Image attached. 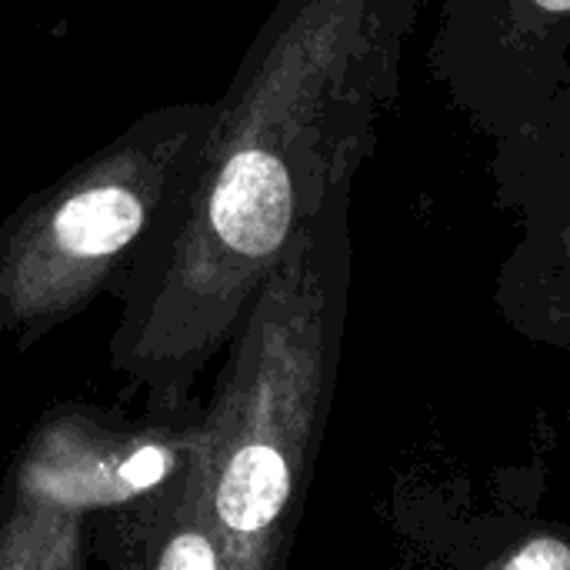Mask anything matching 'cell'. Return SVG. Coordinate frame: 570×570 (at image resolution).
Returning a JSON list of instances; mask_svg holds the SVG:
<instances>
[{
  "label": "cell",
  "instance_id": "cell-1",
  "mask_svg": "<svg viewBox=\"0 0 570 570\" xmlns=\"http://www.w3.org/2000/svg\"><path fill=\"white\" fill-rule=\"evenodd\" d=\"M294 214L287 167L267 150H240L227 160L210 194L214 234L237 254L267 257L281 247Z\"/></svg>",
  "mask_w": 570,
  "mask_h": 570
},
{
  "label": "cell",
  "instance_id": "cell-2",
  "mask_svg": "<svg viewBox=\"0 0 570 570\" xmlns=\"http://www.w3.org/2000/svg\"><path fill=\"white\" fill-rule=\"evenodd\" d=\"M287 491L291 474L284 458L267 444H247L220 474L217 514L234 534H257L281 514Z\"/></svg>",
  "mask_w": 570,
  "mask_h": 570
},
{
  "label": "cell",
  "instance_id": "cell-3",
  "mask_svg": "<svg viewBox=\"0 0 570 570\" xmlns=\"http://www.w3.org/2000/svg\"><path fill=\"white\" fill-rule=\"evenodd\" d=\"M144 224V204L134 190L104 184L70 197L57 217V244L73 257H104L134 240Z\"/></svg>",
  "mask_w": 570,
  "mask_h": 570
},
{
  "label": "cell",
  "instance_id": "cell-4",
  "mask_svg": "<svg viewBox=\"0 0 570 570\" xmlns=\"http://www.w3.org/2000/svg\"><path fill=\"white\" fill-rule=\"evenodd\" d=\"M214 564H217V554L200 538H180L160 554V568L164 570H200L214 568Z\"/></svg>",
  "mask_w": 570,
  "mask_h": 570
},
{
  "label": "cell",
  "instance_id": "cell-5",
  "mask_svg": "<svg viewBox=\"0 0 570 570\" xmlns=\"http://www.w3.org/2000/svg\"><path fill=\"white\" fill-rule=\"evenodd\" d=\"M164 471H167V454L157 451V448H144V451H137V454L120 468V478H124V484H130V488H147V484L160 481Z\"/></svg>",
  "mask_w": 570,
  "mask_h": 570
},
{
  "label": "cell",
  "instance_id": "cell-6",
  "mask_svg": "<svg viewBox=\"0 0 570 570\" xmlns=\"http://www.w3.org/2000/svg\"><path fill=\"white\" fill-rule=\"evenodd\" d=\"M508 564L511 568H570V554L561 544H554V541H541L531 551L511 558Z\"/></svg>",
  "mask_w": 570,
  "mask_h": 570
},
{
  "label": "cell",
  "instance_id": "cell-7",
  "mask_svg": "<svg viewBox=\"0 0 570 570\" xmlns=\"http://www.w3.org/2000/svg\"><path fill=\"white\" fill-rule=\"evenodd\" d=\"M538 3L548 10H570V0H538Z\"/></svg>",
  "mask_w": 570,
  "mask_h": 570
}]
</instances>
